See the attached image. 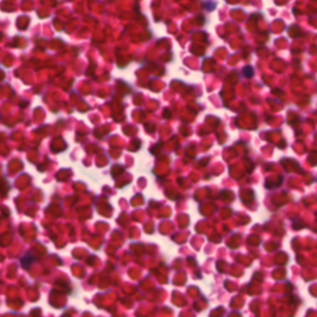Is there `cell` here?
<instances>
[{
    "label": "cell",
    "mask_w": 317,
    "mask_h": 317,
    "mask_svg": "<svg viewBox=\"0 0 317 317\" xmlns=\"http://www.w3.org/2000/svg\"><path fill=\"white\" fill-rule=\"evenodd\" d=\"M253 73H254V71L251 66H246L243 68V74L245 75V77L250 78L253 76Z\"/></svg>",
    "instance_id": "7a4b0ae2"
},
{
    "label": "cell",
    "mask_w": 317,
    "mask_h": 317,
    "mask_svg": "<svg viewBox=\"0 0 317 317\" xmlns=\"http://www.w3.org/2000/svg\"><path fill=\"white\" fill-rule=\"evenodd\" d=\"M33 261H34V257H33L31 254H27L26 256H24L21 259V263L23 264L24 267H26L27 265H30Z\"/></svg>",
    "instance_id": "6da1fadb"
}]
</instances>
